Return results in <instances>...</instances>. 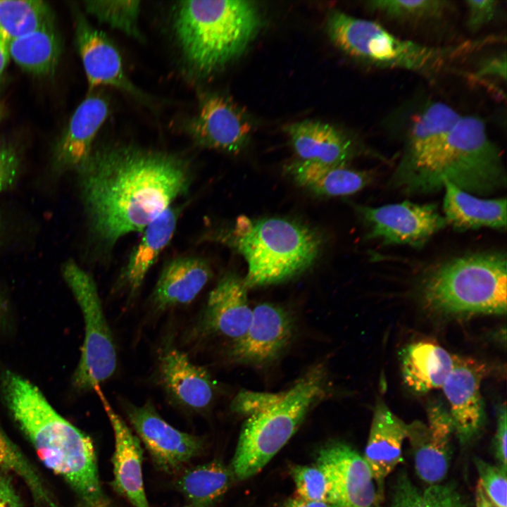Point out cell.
I'll return each instance as SVG.
<instances>
[{
    "mask_svg": "<svg viewBox=\"0 0 507 507\" xmlns=\"http://www.w3.org/2000/svg\"><path fill=\"white\" fill-rule=\"evenodd\" d=\"M90 230L105 247L146 226L189 189L192 170L174 154L133 146L92 152L77 171Z\"/></svg>",
    "mask_w": 507,
    "mask_h": 507,
    "instance_id": "cell-1",
    "label": "cell"
},
{
    "mask_svg": "<svg viewBox=\"0 0 507 507\" xmlns=\"http://www.w3.org/2000/svg\"><path fill=\"white\" fill-rule=\"evenodd\" d=\"M0 388L13 419L43 464L68 484L82 506L111 507L90 437L61 416L22 376L6 371Z\"/></svg>",
    "mask_w": 507,
    "mask_h": 507,
    "instance_id": "cell-2",
    "label": "cell"
},
{
    "mask_svg": "<svg viewBox=\"0 0 507 507\" xmlns=\"http://www.w3.org/2000/svg\"><path fill=\"white\" fill-rule=\"evenodd\" d=\"M212 240L241 254L248 265L247 289L287 281L314 263L321 245L319 234L293 220L251 219L241 215L228 227L213 231Z\"/></svg>",
    "mask_w": 507,
    "mask_h": 507,
    "instance_id": "cell-3",
    "label": "cell"
},
{
    "mask_svg": "<svg viewBox=\"0 0 507 507\" xmlns=\"http://www.w3.org/2000/svg\"><path fill=\"white\" fill-rule=\"evenodd\" d=\"M444 180L476 196L506 186L500 152L480 118L461 115L437 152L397 187L411 194L430 193L442 189Z\"/></svg>",
    "mask_w": 507,
    "mask_h": 507,
    "instance_id": "cell-4",
    "label": "cell"
},
{
    "mask_svg": "<svg viewBox=\"0 0 507 507\" xmlns=\"http://www.w3.org/2000/svg\"><path fill=\"white\" fill-rule=\"evenodd\" d=\"M258 11L241 0L182 1L175 6V37L187 65L208 75L238 56L256 33Z\"/></svg>",
    "mask_w": 507,
    "mask_h": 507,
    "instance_id": "cell-5",
    "label": "cell"
},
{
    "mask_svg": "<svg viewBox=\"0 0 507 507\" xmlns=\"http://www.w3.org/2000/svg\"><path fill=\"white\" fill-rule=\"evenodd\" d=\"M322 363L311 368L288 389L269 393L265 406L248 415L230 470L238 480L255 475L293 436L310 409L329 393Z\"/></svg>",
    "mask_w": 507,
    "mask_h": 507,
    "instance_id": "cell-6",
    "label": "cell"
},
{
    "mask_svg": "<svg viewBox=\"0 0 507 507\" xmlns=\"http://www.w3.org/2000/svg\"><path fill=\"white\" fill-rule=\"evenodd\" d=\"M506 257L479 253L439 265L426 279L423 294L434 309L449 313L506 312Z\"/></svg>",
    "mask_w": 507,
    "mask_h": 507,
    "instance_id": "cell-7",
    "label": "cell"
},
{
    "mask_svg": "<svg viewBox=\"0 0 507 507\" xmlns=\"http://www.w3.org/2000/svg\"><path fill=\"white\" fill-rule=\"evenodd\" d=\"M327 31L335 45L349 56L380 68L433 73L480 44L435 47L401 39L377 23L333 11Z\"/></svg>",
    "mask_w": 507,
    "mask_h": 507,
    "instance_id": "cell-8",
    "label": "cell"
},
{
    "mask_svg": "<svg viewBox=\"0 0 507 507\" xmlns=\"http://www.w3.org/2000/svg\"><path fill=\"white\" fill-rule=\"evenodd\" d=\"M63 277L82 314L84 339L73 384L79 391L97 389L117 368L116 347L105 316L96 282L73 260L62 267Z\"/></svg>",
    "mask_w": 507,
    "mask_h": 507,
    "instance_id": "cell-9",
    "label": "cell"
},
{
    "mask_svg": "<svg viewBox=\"0 0 507 507\" xmlns=\"http://www.w3.org/2000/svg\"><path fill=\"white\" fill-rule=\"evenodd\" d=\"M358 210L368 225V237L387 244L420 247L447 225L434 204L404 201Z\"/></svg>",
    "mask_w": 507,
    "mask_h": 507,
    "instance_id": "cell-10",
    "label": "cell"
},
{
    "mask_svg": "<svg viewBox=\"0 0 507 507\" xmlns=\"http://www.w3.org/2000/svg\"><path fill=\"white\" fill-rule=\"evenodd\" d=\"M124 408L138 438L161 470L177 471L201 452L202 439L170 425L158 414L151 401L142 406L126 402Z\"/></svg>",
    "mask_w": 507,
    "mask_h": 507,
    "instance_id": "cell-11",
    "label": "cell"
},
{
    "mask_svg": "<svg viewBox=\"0 0 507 507\" xmlns=\"http://www.w3.org/2000/svg\"><path fill=\"white\" fill-rule=\"evenodd\" d=\"M316 466L329 487L330 507H372L374 480L364 458L349 444L333 442L318 451Z\"/></svg>",
    "mask_w": 507,
    "mask_h": 507,
    "instance_id": "cell-12",
    "label": "cell"
},
{
    "mask_svg": "<svg viewBox=\"0 0 507 507\" xmlns=\"http://www.w3.org/2000/svg\"><path fill=\"white\" fill-rule=\"evenodd\" d=\"M251 125L242 110L225 96L209 94L201 99L187 131L199 146L237 153L246 144Z\"/></svg>",
    "mask_w": 507,
    "mask_h": 507,
    "instance_id": "cell-13",
    "label": "cell"
},
{
    "mask_svg": "<svg viewBox=\"0 0 507 507\" xmlns=\"http://www.w3.org/2000/svg\"><path fill=\"white\" fill-rule=\"evenodd\" d=\"M294 330L292 315L284 308L270 303L253 308L250 325L232 344L230 359L239 364L263 366L276 360L290 342Z\"/></svg>",
    "mask_w": 507,
    "mask_h": 507,
    "instance_id": "cell-14",
    "label": "cell"
},
{
    "mask_svg": "<svg viewBox=\"0 0 507 507\" xmlns=\"http://www.w3.org/2000/svg\"><path fill=\"white\" fill-rule=\"evenodd\" d=\"M75 44L89 88L109 86L148 104L146 96L126 74L113 42L80 12L75 15Z\"/></svg>",
    "mask_w": 507,
    "mask_h": 507,
    "instance_id": "cell-15",
    "label": "cell"
},
{
    "mask_svg": "<svg viewBox=\"0 0 507 507\" xmlns=\"http://www.w3.org/2000/svg\"><path fill=\"white\" fill-rule=\"evenodd\" d=\"M486 373L484 364L453 356V367L442 387L450 406L453 430L461 443L473 438L483 425L484 409L480 387Z\"/></svg>",
    "mask_w": 507,
    "mask_h": 507,
    "instance_id": "cell-16",
    "label": "cell"
},
{
    "mask_svg": "<svg viewBox=\"0 0 507 507\" xmlns=\"http://www.w3.org/2000/svg\"><path fill=\"white\" fill-rule=\"evenodd\" d=\"M244 279L234 273H225L211 291L197 322L201 336H222L232 342L248 330L253 309L250 307Z\"/></svg>",
    "mask_w": 507,
    "mask_h": 507,
    "instance_id": "cell-17",
    "label": "cell"
},
{
    "mask_svg": "<svg viewBox=\"0 0 507 507\" xmlns=\"http://www.w3.org/2000/svg\"><path fill=\"white\" fill-rule=\"evenodd\" d=\"M453 431L449 413L440 405L429 408L427 425L418 421L408 424L407 438L412 446L416 472L431 485L441 482L447 474Z\"/></svg>",
    "mask_w": 507,
    "mask_h": 507,
    "instance_id": "cell-18",
    "label": "cell"
},
{
    "mask_svg": "<svg viewBox=\"0 0 507 507\" xmlns=\"http://www.w3.org/2000/svg\"><path fill=\"white\" fill-rule=\"evenodd\" d=\"M158 375L169 398L187 410L205 411L214 400L215 385L209 373L175 347L166 348L161 354Z\"/></svg>",
    "mask_w": 507,
    "mask_h": 507,
    "instance_id": "cell-19",
    "label": "cell"
},
{
    "mask_svg": "<svg viewBox=\"0 0 507 507\" xmlns=\"http://www.w3.org/2000/svg\"><path fill=\"white\" fill-rule=\"evenodd\" d=\"M461 115L451 106L436 101L415 118L403 156L392 179L394 186L425 163L444 143Z\"/></svg>",
    "mask_w": 507,
    "mask_h": 507,
    "instance_id": "cell-20",
    "label": "cell"
},
{
    "mask_svg": "<svg viewBox=\"0 0 507 507\" xmlns=\"http://www.w3.org/2000/svg\"><path fill=\"white\" fill-rule=\"evenodd\" d=\"M109 113V103L101 94L87 96L72 115L59 140L54 163L61 170L78 171L92 154L94 140Z\"/></svg>",
    "mask_w": 507,
    "mask_h": 507,
    "instance_id": "cell-21",
    "label": "cell"
},
{
    "mask_svg": "<svg viewBox=\"0 0 507 507\" xmlns=\"http://www.w3.org/2000/svg\"><path fill=\"white\" fill-rule=\"evenodd\" d=\"M114 435L112 486L133 507H149L142 472L140 440L99 392Z\"/></svg>",
    "mask_w": 507,
    "mask_h": 507,
    "instance_id": "cell-22",
    "label": "cell"
},
{
    "mask_svg": "<svg viewBox=\"0 0 507 507\" xmlns=\"http://www.w3.org/2000/svg\"><path fill=\"white\" fill-rule=\"evenodd\" d=\"M213 275L208 262L197 256L170 261L154 287L151 302L157 311H165L193 301Z\"/></svg>",
    "mask_w": 507,
    "mask_h": 507,
    "instance_id": "cell-23",
    "label": "cell"
},
{
    "mask_svg": "<svg viewBox=\"0 0 507 507\" xmlns=\"http://www.w3.org/2000/svg\"><path fill=\"white\" fill-rule=\"evenodd\" d=\"M408 424L394 415L382 401L377 402L366 444L364 459L373 480L381 484L401 461Z\"/></svg>",
    "mask_w": 507,
    "mask_h": 507,
    "instance_id": "cell-24",
    "label": "cell"
},
{
    "mask_svg": "<svg viewBox=\"0 0 507 507\" xmlns=\"http://www.w3.org/2000/svg\"><path fill=\"white\" fill-rule=\"evenodd\" d=\"M180 212V207L172 205L146 226L142 239L121 271L119 288L124 289L130 296L137 294L148 272L171 241Z\"/></svg>",
    "mask_w": 507,
    "mask_h": 507,
    "instance_id": "cell-25",
    "label": "cell"
},
{
    "mask_svg": "<svg viewBox=\"0 0 507 507\" xmlns=\"http://www.w3.org/2000/svg\"><path fill=\"white\" fill-rule=\"evenodd\" d=\"M285 130L299 160L346 165L353 156L351 141L329 124L305 120L292 123Z\"/></svg>",
    "mask_w": 507,
    "mask_h": 507,
    "instance_id": "cell-26",
    "label": "cell"
},
{
    "mask_svg": "<svg viewBox=\"0 0 507 507\" xmlns=\"http://www.w3.org/2000/svg\"><path fill=\"white\" fill-rule=\"evenodd\" d=\"M444 189V217L447 225L459 230L506 227V198L484 199L465 192L447 180Z\"/></svg>",
    "mask_w": 507,
    "mask_h": 507,
    "instance_id": "cell-27",
    "label": "cell"
},
{
    "mask_svg": "<svg viewBox=\"0 0 507 507\" xmlns=\"http://www.w3.org/2000/svg\"><path fill=\"white\" fill-rule=\"evenodd\" d=\"M288 173L299 185L315 194L339 196L354 194L368 185L373 175L347 168L298 160L287 168Z\"/></svg>",
    "mask_w": 507,
    "mask_h": 507,
    "instance_id": "cell-28",
    "label": "cell"
},
{
    "mask_svg": "<svg viewBox=\"0 0 507 507\" xmlns=\"http://www.w3.org/2000/svg\"><path fill=\"white\" fill-rule=\"evenodd\" d=\"M401 363L406 385L424 394L442 387L453 367V356L437 344L419 342L402 350Z\"/></svg>",
    "mask_w": 507,
    "mask_h": 507,
    "instance_id": "cell-29",
    "label": "cell"
},
{
    "mask_svg": "<svg viewBox=\"0 0 507 507\" xmlns=\"http://www.w3.org/2000/svg\"><path fill=\"white\" fill-rule=\"evenodd\" d=\"M10 57L23 70L46 75L56 67L61 42L54 22L8 42Z\"/></svg>",
    "mask_w": 507,
    "mask_h": 507,
    "instance_id": "cell-30",
    "label": "cell"
},
{
    "mask_svg": "<svg viewBox=\"0 0 507 507\" xmlns=\"http://www.w3.org/2000/svg\"><path fill=\"white\" fill-rule=\"evenodd\" d=\"M232 476L230 468L215 460L188 469L177 485L189 505L209 507L226 492Z\"/></svg>",
    "mask_w": 507,
    "mask_h": 507,
    "instance_id": "cell-31",
    "label": "cell"
},
{
    "mask_svg": "<svg viewBox=\"0 0 507 507\" xmlns=\"http://www.w3.org/2000/svg\"><path fill=\"white\" fill-rule=\"evenodd\" d=\"M53 22L43 1L0 0V35L10 41Z\"/></svg>",
    "mask_w": 507,
    "mask_h": 507,
    "instance_id": "cell-32",
    "label": "cell"
},
{
    "mask_svg": "<svg viewBox=\"0 0 507 507\" xmlns=\"http://www.w3.org/2000/svg\"><path fill=\"white\" fill-rule=\"evenodd\" d=\"M0 470L20 477L30 491L36 506L58 507L39 471L1 427Z\"/></svg>",
    "mask_w": 507,
    "mask_h": 507,
    "instance_id": "cell-33",
    "label": "cell"
},
{
    "mask_svg": "<svg viewBox=\"0 0 507 507\" xmlns=\"http://www.w3.org/2000/svg\"><path fill=\"white\" fill-rule=\"evenodd\" d=\"M373 11L401 23H418L441 18L451 2L442 0H376L368 3Z\"/></svg>",
    "mask_w": 507,
    "mask_h": 507,
    "instance_id": "cell-34",
    "label": "cell"
},
{
    "mask_svg": "<svg viewBox=\"0 0 507 507\" xmlns=\"http://www.w3.org/2000/svg\"><path fill=\"white\" fill-rule=\"evenodd\" d=\"M392 507H465L459 494L451 487L432 484L423 493L405 475L394 486Z\"/></svg>",
    "mask_w": 507,
    "mask_h": 507,
    "instance_id": "cell-35",
    "label": "cell"
},
{
    "mask_svg": "<svg viewBox=\"0 0 507 507\" xmlns=\"http://www.w3.org/2000/svg\"><path fill=\"white\" fill-rule=\"evenodd\" d=\"M86 11L99 21L136 39H142L139 27V1H87Z\"/></svg>",
    "mask_w": 507,
    "mask_h": 507,
    "instance_id": "cell-36",
    "label": "cell"
},
{
    "mask_svg": "<svg viewBox=\"0 0 507 507\" xmlns=\"http://www.w3.org/2000/svg\"><path fill=\"white\" fill-rule=\"evenodd\" d=\"M291 474L298 496L306 500L327 503L328 483L318 466L294 465L291 468Z\"/></svg>",
    "mask_w": 507,
    "mask_h": 507,
    "instance_id": "cell-37",
    "label": "cell"
},
{
    "mask_svg": "<svg viewBox=\"0 0 507 507\" xmlns=\"http://www.w3.org/2000/svg\"><path fill=\"white\" fill-rule=\"evenodd\" d=\"M479 480L487 497L496 507H506V469L479 458L474 459Z\"/></svg>",
    "mask_w": 507,
    "mask_h": 507,
    "instance_id": "cell-38",
    "label": "cell"
},
{
    "mask_svg": "<svg viewBox=\"0 0 507 507\" xmlns=\"http://www.w3.org/2000/svg\"><path fill=\"white\" fill-rule=\"evenodd\" d=\"M465 3L468 27L471 32H477L489 24L498 11V1L495 0H470Z\"/></svg>",
    "mask_w": 507,
    "mask_h": 507,
    "instance_id": "cell-39",
    "label": "cell"
},
{
    "mask_svg": "<svg viewBox=\"0 0 507 507\" xmlns=\"http://www.w3.org/2000/svg\"><path fill=\"white\" fill-rule=\"evenodd\" d=\"M19 170L20 161L15 151L0 142V192L15 184Z\"/></svg>",
    "mask_w": 507,
    "mask_h": 507,
    "instance_id": "cell-40",
    "label": "cell"
},
{
    "mask_svg": "<svg viewBox=\"0 0 507 507\" xmlns=\"http://www.w3.org/2000/svg\"><path fill=\"white\" fill-rule=\"evenodd\" d=\"M506 406L503 403L501 405L497 412V425L494 438V450L496 458L499 462L501 467L506 469Z\"/></svg>",
    "mask_w": 507,
    "mask_h": 507,
    "instance_id": "cell-41",
    "label": "cell"
},
{
    "mask_svg": "<svg viewBox=\"0 0 507 507\" xmlns=\"http://www.w3.org/2000/svg\"><path fill=\"white\" fill-rule=\"evenodd\" d=\"M0 507H23L9 472L0 470Z\"/></svg>",
    "mask_w": 507,
    "mask_h": 507,
    "instance_id": "cell-42",
    "label": "cell"
},
{
    "mask_svg": "<svg viewBox=\"0 0 507 507\" xmlns=\"http://www.w3.org/2000/svg\"><path fill=\"white\" fill-rule=\"evenodd\" d=\"M506 55H499L485 60L476 73L479 77L491 76L506 80Z\"/></svg>",
    "mask_w": 507,
    "mask_h": 507,
    "instance_id": "cell-43",
    "label": "cell"
},
{
    "mask_svg": "<svg viewBox=\"0 0 507 507\" xmlns=\"http://www.w3.org/2000/svg\"><path fill=\"white\" fill-rule=\"evenodd\" d=\"M282 507H330V506L326 502L309 501L297 496L288 499Z\"/></svg>",
    "mask_w": 507,
    "mask_h": 507,
    "instance_id": "cell-44",
    "label": "cell"
},
{
    "mask_svg": "<svg viewBox=\"0 0 507 507\" xmlns=\"http://www.w3.org/2000/svg\"><path fill=\"white\" fill-rule=\"evenodd\" d=\"M10 58L8 41L0 35V77H1Z\"/></svg>",
    "mask_w": 507,
    "mask_h": 507,
    "instance_id": "cell-45",
    "label": "cell"
},
{
    "mask_svg": "<svg viewBox=\"0 0 507 507\" xmlns=\"http://www.w3.org/2000/svg\"><path fill=\"white\" fill-rule=\"evenodd\" d=\"M475 506L476 507H492L493 506L485 494L480 480L475 488Z\"/></svg>",
    "mask_w": 507,
    "mask_h": 507,
    "instance_id": "cell-46",
    "label": "cell"
},
{
    "mask_svg": "<svg viewBox=\"0 0 507 507\" xmlns=\"http://www.w3.org/2000/svg\"><path fill=\"white\" fill-rule=\"evenodd\" d=\"M6 305L0 292V321L5 315Z\"/></svg>",
    "mask_w": 507,
    "mask_h": 507,
    "instance_id": "cell-47",
    "label": "cell"
},
{
    "mask_svg": "<svg viewBox=\"0 0 507 507\" xmlns=\"http://www.w3.org/2000/svg\"><path fill=\"white\" fill-rule=\"evenodd\" d=\"M2 113H3L2 107H1V106L0 105V120H1V116H2Z\"/></svg>",
    "mask_w": 507,
    "mask_h": 507,
    "instance_id": "cell-48",
    "label": "cell"
},
{
    "mask_svg": "<svg viewBox=\"0 0 507 507\" xmlns=\"http://www.w3.org/2000/svg\"><path fill=\"white\" fill-rule=\"evenodd\" d=\"M183 507H194V506L188 504V505H187V506H183Z\"/></svg>",
    "mask_w": 507,
    "mask_h": 507,
    "instance_id": "cell-49",
    "label": "cell"
},
{
    "mask_svg": "<svg viewBox=\"0 0 507 507\" xmlns=\"http://www.w3.org/2000/svg\"><path fill=\"white\" fill-rule=\"evenodd\" d=\"M492 504H493V503H492ZM493 505H494V504H493ZM492 507H493V506H492ZM494 507H496V506H495L494 505Z\"/></svg>",
    "mask_w": 507,
    "mask_h": 507,
    "instance_id": "cell-50",
    "label": "cell"
}]
</instances>
